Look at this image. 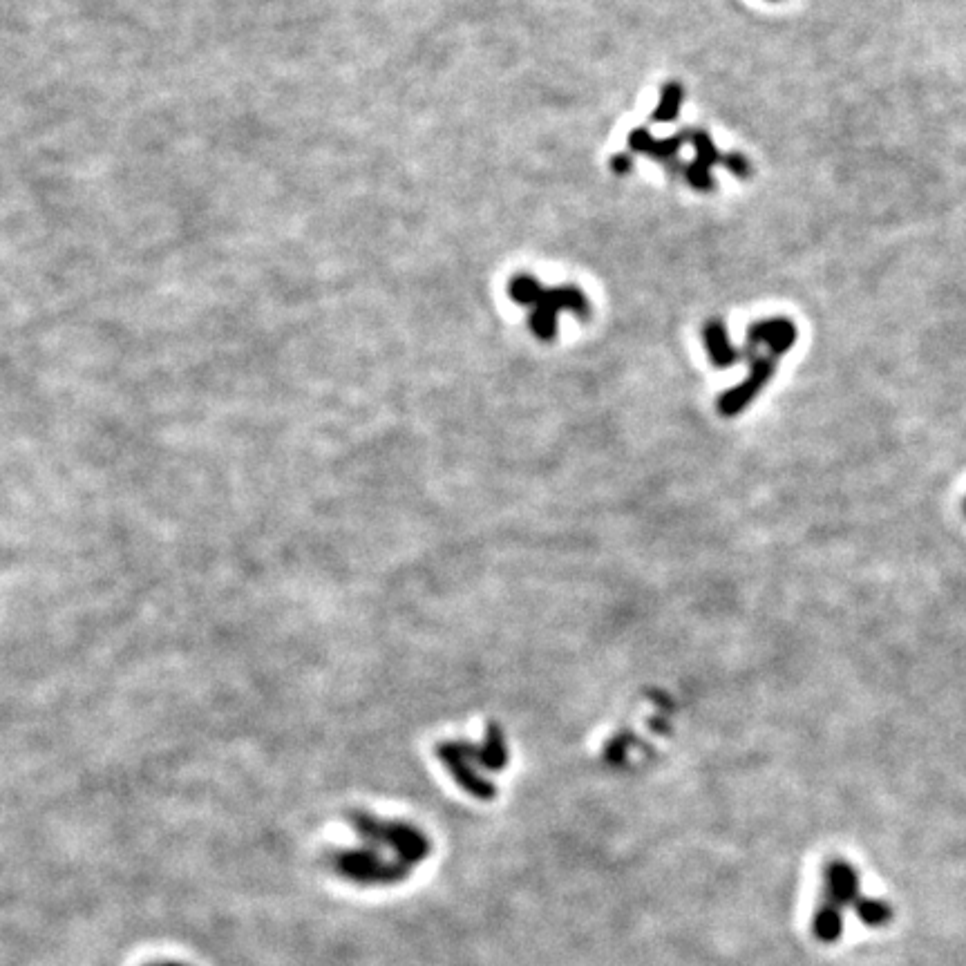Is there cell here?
<instances>
[{
  "label": "cell",
  "instance_id": "6da1fadb",
  "mask_svg": "<svg viewBox=\"0 0 966 966\" xmlns=\"http://www.w3.org/2000/svg\"><path fill=\"white\" fill-rule=\"evenodd\" d=\"M349 823L363 844L378 848L410 870L421 866L432 855L430 837L414 823L381 819L363 810L349 814Z\"/></svg>",
  "mask_w": 966,
  "mask_h": 966
},
{
  "label": "cell",
  "instance_id": "7a4b0ae2",
  "mask_svg": "<svg viewBox=\"0 0 966 966\" xmlns=\"http://www.w3.org/2000/svg\"><path fill=\"white\" fill-rule=\"evenodd\" d=\"M327 864L338 877L345 882L363 886V888H385L396 886L410 879L412 870L403 866L401 861L387 857L374 846H358V848H338L329 852Z\"/></svg>",
  "mask_w": 966,
  "mask_h": 966
},
{
  "label": "cell",
  "instance_id": "3957f363",
  "mask_svg": "<svg viewBox=\"0 0 966 966\" xmlns=\"http://www.w3.org/2000/svg\"><path fill=\"white\" fill-rule=\"evenodd\" d=\"M437 756L454 783L463 792L479 801H492L497 797V785L486 774L477 770V745L470 741H443L437 745Z\"/></svg>",
  "mask_w": 966,
  "mask_h": 966
},
{
  "label": "cell",
  "instance_id": "277c9868",
  "mask_svg": "<svg viewBox=\"0 0 966 966\" xmlns=\"http://www.w3.org/2000/svg\"><path fill=\"white\" fill-rule=\"evenodd\" d=\"M562 311H575L582 318L589 316V302H586L584 293L575 287H562L542 293L537 305L533 307V314H530V329L533 334L548 343L557 336V316Z\"/></svg>",
  "mask_w": 966,
  "mask_h": 966
},
{
  "label": "cell",
  "instance_id": "5b68a950",
  "mask_svg": "<svg viewBox=\"0 0 966 966\" xmlns=\"http://www.w3.org/2000/svg\"><path fill=\"white\" fill-rule=\"evenodd\" d=\"M774 358L776 356H772V354L754 356L750 376H747L741 385H736V387H732V390H727L721 396V399H718V412L727 416V419H732V416L741 414L745 407L750 405L756 399V396H759L763 387L772 381L774 367H776Z\"/></svg>",
  "mask_w": 966,
  "mask_h": 966
},
{
  "label": "cell",
  "instance_id": "8992f818",
  "mask_svg": "<svg viewBox=\"0 0 966 966\" xmlns=\"http://www.w3.org/2000/svg\"><path fill=\"white\" fill-rule=\"evenodd\" d=\"M823 886H826V899L841 908L855 906L861 897V882L855 866L846 859H830L823 866Z\"/></svg>",
  "mask_w": 966,
  "mask_h": 966
},
{
  "label": "cell",
  "instance_id": "52a82bcc",
  "mask_svg": "<svg viewBox=\"0 0 966 966\" xmlns=\"http://www.w3.org/2000/svg\"><path fill=\"white\" fill-rule=\"evenodd\" d=\"M794 340H797V327L792 325L790 320L785 318H774V320H761L747 329V356H752L756 352V347L765 345L770 349L772 356H781L785 352H790Z\"/></svg>",
  "mask_w": 966,
  "mask_h": 966
},
{
  "label": "cell",
  "instance_id": "ba28073f",
  "mask_svg": "<svg viewBox=\"0 0 966 966\" xmlns=\"http://www.w3.org/2000/svg\"><path fill=\"white\" fill-rule=\"evenodd\" d=\"M694 146H696V161L689 166L687 177L691 186L700 188V191H707V188H712V175H709V170H712V166L718 164L723 157L718 155V150L712 144V139H709L707 132H694Z\"/></svg>",
  "mask_w": 966,
  "mask_h": 966
},
{
  "label": "cell",
  "instance_id": "9c48e42d",
  "mask_svg": "<svg viewBox=\"0 0 966 966\" xmlns=\"http://www.w3.org/2000/svg\"><path fill=\"white\" fill-rule=\"evenodd\" d=\"M705 347H707L709 361H712L716 367H729L738 361H743L747 356V352H743V349H736L732 343H729L727 329L723 327L721 320H712L705 327Z\"/></svg>",
  "mask_w": 966,
  "mask_h": 966
},
{
  "label": "cell",
  "instance_id": "30bf717a",
  "mask_svg": "<svg viewBox=\"0 0 966 966\" xmlns=\"http://www.w3.org/2000/svg\"><path fill=\"white\" fill-rule=\"evenodd\" d=\"M508 759L510 754L504 729L490 723L483 734V743L477 745V763L488 772H501L508 765Z\"/></svg>",
  "mask_w": 966,
  "mask_h": 966
},
{
  "label": "cell",
  "instance_id": "8fae6325",
  "mask_svg": "<svg viewBox=\"0 0 966 966\" xmlns=\"http://www.w3.org/2000/svg\"><path fill=\"white\" fill-rule=\"evenodd\" d=\"M841 911L844 908L828 902V899L814 911L812 933L819 942L835 944L841 940V935H844V913Z\"/></svg>",
  "mask_w": 966,
  "mask_h": 966
},
{
  "label": "cell",
  "instance_id": "7c38bea8",
  "mask_svg": "<svg viewBox=\"0 0 966 966\" xmlns=\"http://www.w3.org/2000/svg\"><path fill=\"white\" fill-rule=\"evenodd\" d=\"M629 144L633 150H638V153H647L651 157H656V159H662V161H667L674 157L678 153V148L680 144H683V135H676V137H671V139H653L647 130H633L631 132V137H629Z\"/></svg>",
  "mask_w": 966,
  "mask_h": 966
},
{
  "label": "cell",
  "instance_id": "4fadbf2b",
  "mask_svg": "<svg viewBox=\"0 0 966 966\" xmlns=\"http://www.w3.org/2000/svg\"><path fill=\"white\" fill-rule=\"evenodd\" d=\"M852 908H855V915L866 926L879 928V926H886L890 920H893V908H890L886 902H882V899H870V897L861 895Z\"/></svg>",
  "mask_w": 966,
  "mask_h": 966
},
{
  "label": "cell",
  "instance_id": "5bb4252c",
  "mask_svg": "<svg viewBox=\"0 0 966 966\" xmlns=\"http://www.w3.org/2000/svg\"><path fill=\"white\" fill-rule=\"evenodd\" d=\"M508 293H510V298H513L517 302V305L535 307L537 302H539V298H542L544 287L535 278L519 276V278H515L513 282H510Z\"/></svg>",
  "mask_w": 966,
  "mask_h": 966
},
{
  "label": "cell",
  "instance_id": "9a60e30c",
  "mask_svg": "<svg viewBox=\"0 0 966 966\" xmlns=\"http://www.w3.org/2000/svg\"><path fill=\"white\" fill-rule=\"evenodd\" d=\"M680 103H683V88L676 83H669L665 90H662V97L658 103V110L653 112V119L656 121H674L680 112Z\"/></svg>",
  "mask_w": 966,
  "mask_h": 966
},
{
  "label": "cell",
  "instance_id": "2e32d148",
  "mask_svg": "<svg viewBox=\"0 0 966 966\" xmlns=\"http://www.w3.org/2000/svg\"><path fill=\"white\" fill-rule=\"evenodd\" d=\"M611 166H613L615 173H627V170H631V157H627V155H618V157L613 159V164H611Z\"/></svg>",
  "mask_w": 966,
  "mask_h": 966
},
{
  "label": "cell",
  "instance_id": "e0dca14e",
  "mask_svg": "<svg viewBox=\"0 0 966 966\" xmlns=\"http://www.w3.org/2000/svg\"><path fill=\"white\" fill-rule=\"evenodd\" d=\"M150 966H188L184 962H157V964H150Z\"/></svg>",
  "mask_w": 966,
  "mask_h": 966
},
{
  "label": "cell",
  "instance_id": "ac0fdd59",
  "mask_svg": "<svg viewBox=\"0 0 966 966\" xmlns=\"http://www.w3.org/2000/svg\"><path fill=\"white\" fill-rule=\"evenodd\" d=\"M964 510H966V504H964Z\"/></svg>",
  "mask_w": 966,
  "mask_h": 966
}]
</instances>
